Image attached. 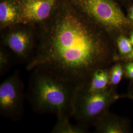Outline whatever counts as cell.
Here are the masks:
<instances>
[{
    "label": "cell",
    "instance_id": "cell-5",
    "mask_svg": "<svg viewBox=\"0 0 133 133\" xmlns=\"http://www.w3.org/2000/svg\"><path fill=\"white\" fill-rule=\"evenodd\" d=\"M87 14L103 26L119 28L129 23L123 14L112 0H81Z\"/></svg>",
    "mask_w": 133,
    "mask_h": 133
},
{
    "label": "cell",
    "instance_id": "cell-17",
    "mask_svg": "<svg viewBox=\"0 0 133 133\" xmlns=\"http://www.w3.org/2000/svg\"><path fill=\"white\" fill-rule=\"evenodd\" d=\"M130 40L131 41V42L132 43V44H133V32H132L131 33V36H130Z\"/></svg>",
    "mask_w": 133,
    "mask_h": 133
},
{
    "label": "cell",
    "instance_id": "cell-8",
    "mask_svg": "<svg viewBox=\"0 0 133 133\" xmlns=\"http://www.w3.org/2000/svg\"><path fill=\"white\" fill-rule=\"evenodd\" d=\"M0 24L2 29L23 24L19 6L8 0L2 1L0 4Z\"/></svg>",
    "mask_w": 133,
    "mask_h": 133
},
{
    "label": "cell",
    "instance_id": "cell-1",
    "mask_svg": "<svg viewBox=\"0 0 133 133\" xmlns=\"http://www.w3.org/2000/svg\"><path fill=\"white\" fill-rule=\"evenodd\" d=\"M109 57L107 48L89 24L77 13L65 10L42 26L26 69L50 71L81 86Z\"/></svg>",
    "mask_w": 133,
    "mask_h": 133
},
{
    "label": "cell",
    "instance_id": "cell-15",
    "mask_svg": "<svg viewBox=\"0 0 133 133\" xmlns=\"http://www.w3.org/2000/svg\"><path fill=\"white\" fill-rule=\"evenodd\" d=\"M129 16H130V19H131L133 21V6L131 8V10H130Z\"/></svg>",
    "mask_w": 133,
    "mask_h": 133
},
{
    "label": "cell",
    "instance_id": "cell-12",
    "mask_svg": "<svg viewBox=\"0 0 133 133\" xmlns=\"http://www.w3.org/2000/svg\"><path fill=\"white\" fill-rule=\"evenodd\" d=\"M11 58L10 54L3 49L0 50V75L3 76L10 68Z\"/></svg>",
    "mask_w": 133,
    "mask_h": 133
},
{
    "label": "cell",
    "instance_id": "cell-14",
    "mask_svg": "<svg viewBox=\"0 0 133 133\" xmlns=\"http://www.w3.org/2000/svg\"><path fill=\"white\" fill-rule=\"evenodd\" d=\"M125 70L127 76L133 79V62H129L126 65Z\"/></svg>",
    "mask_w": 133,
    "mask_h": 133
},
{
    "label": "cell",
    "instance_id": "cell-10",
    "mask_svg": "<svg viewBox=\"0 0 133 133\" xmlns=\"http://www.w3.org/2000/svg\"><path fill=\"white\" fill-rule=\"evenodd\" d=\"M70 117L62 116L57 117V121L51 133H83L86 130L83 125H74L70 122Z\"/></svg>",
    "mask_w": 133,
    "mask_h": 133
},
{
    "label": "cell",
    "instance_id": "cell-7",
    "mask_svg": "<svg viewBox=\"0 0 133 133\" xmlns=\"http://www.w3.org/2000/svg\"><path fill=\"white\" fill-rule=\"evenodd\" d=\"M55 0H24L19 5L23 24L41 23L50 15Z\"/></svg>",
    "mask_w": 133,
    "mask_h": 133
},
{
    "label": "cell",
    "instance_id": "cell-3",
    "mask_svg": "<svg viewBox=\"0 0 133 133\" xmlns=\"http://www.w3.org/2000/svg\"><path fill=\"white\" fill-rule=\"evenodd\" d=\"M114 98L112 91L89 92L78 86L74 103L72 117L80 125L100 119Z\"/></svg>",
    "mask_w": 133,
    "mask_h": 133
},
{
    "label": "cell",
    "instance_id": "cell-9",
    "mask_svg": "<svg viewBox=\"0 0 133 133\" xmlns=\"http://www.w3.org/2000/svg\"><path fill=\"white\" fill-rule=\"evenodd\" d=\"M109 83L110 72L102 68L93 71L85 84L79 86L87 91L94 92L107 89Z\"/></svg>",
    "mask_w": 133,
    "mask_h": 133
},
{
    "label": "cell",
    "instance_id": "cell-16",
    "mask_svg": "<svg viewBox=\"0 0 133 133\" xmlns=\"http://www.w3.org/2000/svg\"><path fill=\"white\" fill-rule=\"evenodd\" d=\"M127 56H128V58L130 60H133V50Z\"/></svg>",
    "mask_w": 133,
    "mask_h": 133
},
{
    "label": "cell",
    "instance_id": "cell-13",
    "mask_svg": "<svg viewBox=\"0 0 133 133\" xmlns=\"http://www.w3.org/2000/svg\"><path fill=\"white\" fill-rule=\"evenodd\" d=\"M123 74V71L121 65H115L110 71V83L112 85L118 84L122 79Z\"/></svg>",
    "mask_w": 133,
    "mask_h": 133
},
{
    "label": "cell",
    "instance_id": "cell-11",
    "mask_svg": "<svg viewBox=\"0 0 133 133\" xmlns=\"http://www.w3.org/2000/svg\"><path fill=\"white\" fill-rule=\"evenodd\" d=\"M131 40L124 36H120L117 39L119 52L122 55H128L133 50Z\"/></svg>",
    "mask_w": 133,
    "mask_h": 133
},
{
    "label": "cell",
    "instance_id": "cell-6",
    "mask_svg": "<svg viewBox=\"0 0 133 133\" xmlns=\"http://www.w3.org/2000/svg\"><path fill=\"white\" fill-rule=\"evenodd\" d=\"M3 43L18 60L27 63L33 56L36 48L33 31L25 27L11 30L5 35Z\"/></svg>",
    "mask_w": 133,
    "mask_h": 133
},
{
    "label": "cell",
    "instance_id": "cell-2",
    "mask_svg": "<svg viewBox=\"0 0 133 133\" xmlns=\"http://www.w3.org/2000/svg\"><path fill=\"white\" fill-rule=\"evenodd\" d=\"M32 71L27 97L34 111L72 117L78 86L50 71L40 69Z\"/></svg>",
    "mask_w": 133,
    "mask_h": 133
},
{
    "label": "cell",
    "instance_id": "cell-4",
    "mask_svg": "<svg viewBox=\"0 0 133 133\" xmlns=\"http://www.w3.org/2000/svg\"><path fill=\"white\" fill-rule=\"evenodd\" d=\"M23 83L18 71L0 84V114L12 121L21 119L24 114Z\"/></svg>",
    "mask_w": 133,
    "mask_h": 133
}]
</instances>
